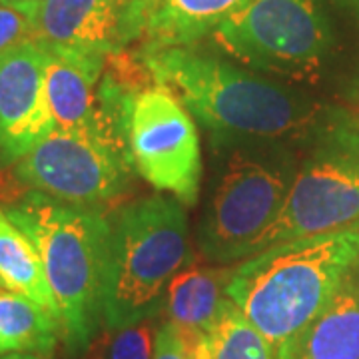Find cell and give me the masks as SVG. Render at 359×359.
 <instances>
[{
  "label": "cell",
  "instance_id": "3957f363",
  "mask_svg": "<svg viewBox=\"0 0 359 359\" xmlns=\"http://www.w3.org/2000/svg\"><path fill=\"white\" fill-rule=\"evenodd\" d=\"M14 224L34 242L60 309L66 349L86 351L104 325V295L110 254V219L30 190L4 205Z\"/></svg>",
  "mask_w": 359,
  "mask_h": 359
},
{
  "label": "cell",
  "instance_id": "e0dca14e",
  "mask_svg": "<svg viewBox=\"0 0 359 359\" xmlns=\"http://www.w3.org/2000/svg\"><path fill=\"white\" fill-rule=\"evenodd\" d=\"M208 335L212 359H273L271 347L264 335L248 321L231 299Z\"/></svg>",
  "mask_w": 359,
  "mask_h": 359
},
{
  "label": "cell",
  "instance_id": "52a82bcc",
  "mask_svg": "<svg viewBox=\"0 0 359 359\" xmlns=\"http://www.w3.org/2000/svg\"><path fill=\"white\" fill-rule=\"evenodd\" d=\"M132 158L120 140L54 128L14 164L22 186L68 204H104L128 188Z\"/></svg>",
  "mask_w": 359,
  "mask_h": 359
},
{
  "label": "cell",
  "instance_id": "7a4b0ae2",
  "mask_svg": "<svg viewBox=\"0 0 359 359\" xmlns=\"http://www.w3.org/2000/svg\"><path fill=\"white\" fill-rule=\"evenodd\" d=\"M358 259L359 224L285 242L233 266L226 295L264 335L273 359H287Z\"/></svg>",
  "mask_w": 359,
  "mask_h": 359
},
{
  "label": "cell",
  "instance_id": "6da1fadb",
  "mask_svg": "<svg viewBox=\"0 0 359 359\" xmlns=\"http://www.w3.org/2000/svg\"><path fill=\"white\" fill-rule=\"evenodd\" d=\"M142 66L224 142L283 144L320 124L321 106L268 78L190 46L144 48Z\"/></svg>",
  "mask_w": 359,
  "mask_h": 359
},
{
  "label": "cell",
  "instance_id": "ac0fdd59",
  "mask_svg": "<svg viewBox=\"0 0 359 359\" xmlns=\"http://www.w3.org/2000/svg\"><path fill=\"white\" fill-rule=\"evenodd\" d=\"M152 359H212L210 335L164 321L154 334Z\"/></svg>",
  "mask_w": 359,
  "mask_h": 359
},
{
  "label": "cell",
  "instance_id": "2e32d148",
  "mask_svg": "<svg viewBox=\"0 0 359 359\" xmlns=\"http://www.w3.org/2000/svg\"><path fill=\"white\" fill-rule=\"evenodd\" d=\"M62 337L60 321L36 302L0 287V355H50Z\"/></svg>",
  "mask_w": 359,
  "mask_h": 359
},
{
  "label": "cell",
  "instance_id": "5b68a950",
  "mask_svg": "<svg viewBox=\"0 0 359 359\" xmlns=\"http://www.w3.org/2000/svg\"><path fill=\"white\" fill-rule=\"evenodd\" d=\"M294 176V160L282 144L233 142L200 226L202 254L219 264L248 256L280 214Z\"/></svg>",
  "mask_w": 359,
  "mask_h": 359
},
{
  "label": "cell",
  "instance_id": "7c38bea8",
  "mask_svg": "<svg viewBox=\"0 0 359 359\" xmlns=\"http://www.w3.org/2000/svg\"><path fill=\"white\" fill-rule=\"evenodd\" d=\"M287 359H359V259L297 337Z\"/></svg>",
  "mask_w": 359,
  "mask_h": 359
},
{
  "label": "cell",
  "instance_id": "44dd1931",
  "mask_svg": "<svg viewBox=\"0 0 359 359\" xmlns=\"http://www.w3.org/2000/svg\"><path fill=\"white\" fill-rule=\"evenodd\" d=\"M0 359H48V355H39V353H2Z\"/></svg>",
  "mask_w": 359,
  "mask_h": 359
},
{
  "label": "cell",
  "instance_id": "5bb4252c",
  "mask_svg": "<svg viewBox=\"0 0 359 359\" xmlns=\"http://www.w3.org/2000/svg\"><path fill=\"white\" fill-rule=\"evenodd\" d=\"M231 268H186L166 290L168 321L180 327L210 334L222 318L230 297L226 285Z\"/></svg>",
  "mask_w": 359,
  "mask_h": 359
},
{
  "label": "cell",
  "instance_id": "ba28073f",
  "mask_svg": "<svg viewBox=\"0 0 359 359\" xmlns=\"http://www.w3.org/2000/svg\"><path fill=\"white\" fill-rule=\"evenodd\" d=\"M359 224V142L321 150L295 172L280 214L248 248V256L302 238Z\"/></svg>",
  "mask_w": 359,
  "mask_h": 359
},
{
  "label": "cell",
  "instance_id": "7402d4cb",
  "mask_svg": "<svg viewBox=\"0 0 359 359\" xmlns=\"http://www.w3.org/2000/svg\"><path fill=\"white\" fill-rule=\"evenodd\" d=\"M22 2H39V0H22Z\"/></svg>",
  "mask_w": 359,
  "mask_h": 359
},
{
  "label": "cell",
  "instance_id": "4fadbf2b",
  "mask_svg": "<svg viewBox=\"0 0 359 359\" xmlns=\"http://www.w3.org/2000/svg\"><path fill=\"white\" fill-rule=\"evenodd\" d=\"M146 48L190 46L212 34L248 0H140Z\"/></svg>",
  "mask_w": 359,
  "mask_h": 359
},
{
  "label": "cell",
  "instance_id": "9c48e42d",
  "mask_svg": "<svg viewBox=\"0 0 359 359\" xmlns=\"http://www.w3.org/2000/svg\"><path fill=\"white\" fill-rule=\"evenodd\" d=\"M126 140L142 178L182 204H196L202 148L196 122L184 104L162 86L136 92L126 110Z\"/></svg>",
  "mask_w": 359,
  "mask_h": 359
},
{
  "label": "cell",
  "instance_id": "277c9868",
  "mask_svg": "<svg viewBox=\"0 0 359 359\" xmlns=\"http://www.w3.org/2000/svg\"><path fill=\"white\" fill-rule=\"evenodd\" d=\"M192 259L180 202L148 196L110 219L104 327L116 332L154 316L170 282Z\"/></svg>",
  "mask_w": 359,
  "mask_h": 359
},
{
  "label": "cell",
  "instance_id": "603a6c76",
  "mask_svg": "<svg viewBox=\"0 0 359 359\" xmlns=\"http://www.w3.org/2000/svg\"><path fill=\"white\" fill-rule=\"evenodd\" d=\"M353 2H358V4H359V0H353Z\"/></svg>",
  "mask_w": 359,
  "mask_h": 359
},
{
  "label": "cell",
  "instance_id": "ffe728a7",
  "mask_svg": "<svg viewBox=\"0 0 359 359\" xmlns=\"http://www.w3.org/2000/svg\"><path fill=\"white\" fill-rule=\"evenodd\" d=\"M152 355L154 334L146 321L112 332L106 346V359H152Z\"/></svg>",
  "mask_w": 359,
  "mask_h": 359
},
{
  "label": "cell",
  "instance_id": "30bf717a",
  "mask_svg": "<svg viewBox=\"0 0 359 359\" xmlns=\"http://www.w3.org/2000/svg\"><path fill=\"white\" fill-rule=\"evenodd\" d=\"M54 128L42 44L26 40L0 52V170L14 166Z\"/></svg>",
  "mask_w": 359,
  "mask_h": 359
},
{
  "label": "cell",
  "instance_id": "9a60e30c",
  "mask_svg": "<svg viewBox=\"0 0 359 359\" xmlns=\"http://www.w3.org/2000/svg\"><path fill=\"white\" fill-rule=\"evenodd\" d=\"M0 287L36 302L60 321V309L54 299L42 257L34 242L14 224L0 205Z\"/></svg>",
  "mask_w": 359,
  "mask_h": 359
},
{
  "label": "cell",
  "instance_id": "d6986e66",
  "mask_svg": "<svg viewBox=\"0 0 359 359\" xmlns=\"http://www.w3.org/2000/svg\"><path fill=\"white\" fill-rule=\"evenodd\" d=\"M39 2L0 0V52L26 40H36Z\"/></svg>",
  "mask_w": 359,
  "mask_h": 359
},
{
  "label": "cell",
  "instance_id": "8fae6325",
  "mask_svg": "<svg viewBox=\"0 0 359 359\" xmlns=\"http://www.w3.org/2000/svg\"><path fill=\"white\" fill-rule=\"evenodd\" d=\"M36 40L114 54L130 42L126 0H39Z\"/></svg>",
  "mask_w": 359,
  "mask_h": 359
},
{
  "label": "cell",
  "instance_id": "8992f818",
  "mask_svg": "<svg viewBox=\"0 0 359 359\" xmlns=\"http://www.w3.org/2000/svg\"><path fill=\"white\" fill-rule=\"evenodd\" d=\"M231 60L287 80H316L332 44L318 0H248L210 34Z\"/></svg>",
  "mask_w": 359,
  "mask_h": 359
}]
</instances>
